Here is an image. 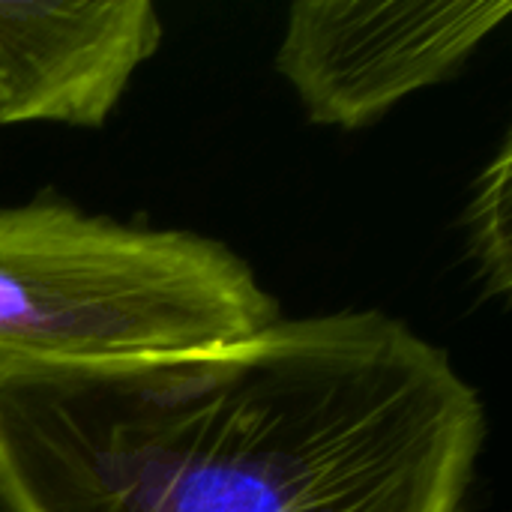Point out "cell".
<instances>
[{
	"instance_id": "1",
	"label": "cell",
	"mask_w": 512,
	"mask_h": 512,
	"mask_svg": "<svg viewBox=\"0 0 512 512\" xmlns=\"http://www.w3.org/2000/svg\"><path fill=\"white\" fill-rule=\"evenodd\" d=\"M486 411L384 312L234 345L0 363V512H462Z\"/></svg>"
},
{
	"instance_id": "2",
	"label": "cell",
	"mask_w": 512,
	"mask_h": 512,
	"mask_svg": "<svg viewBox=\"0 0 512 512\" xmlns=\"http://www.w3.org/2000/svg\"><path fill=\"white\" fill-rule=\"evenodd\" d=\"M225 243L54 198L0 207V363L93 366L210 351L279 321Z\"/></svg>"
},
{
	"instance_id": "3",
	"label": "cell",
	"mask_w": 512,
	"mask_h": 512,
	"mask_svg": "<svg viewBox=\"0 0 512 512\" xmlns=\"http://www.w3.org/2000/svg\"><path fill=\"white\" fill-rule=\"evenodd\" d=\"M510 9V0H300L276 69L312 123L363 129L450 78Z\"/></svg>"
},
{
	"instance_id": "4",
	"label": "cell",
	"mask_w": 512,
	"mask_h": 512,
	"mask_svg": "<svg viewBox=\"0 0 512 512\" xmlns=\"http://www.w3.org/2000/svg\"><path fill=\"white\" fill-rule=\"evenodd\" d=\"M159 42L150 0L0 3V126H105Z\"/></svg>"
},
{
	"instance_id": "5",
	"label": "cell",
	"mask_w": 512,
	"mask_h": 512,
	"mask_svg": "<svg viewBox=\"0 0 512 512\" xmlns=\"http://www.w3.org/2000/svg\"><path fill=\"white\" fill-rule=\"evenodd\" d=\"M471 255L492 294L510 291V141L480 174L468 204Z\"/></svg>"
}]
</instances>
